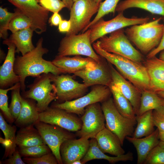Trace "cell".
Here are the masks:
<instances>
[{
  "label": "cell",
  "instance_id": "cell-1",
  "mask_svg": "<svg viewBox=\"0 0 164 164\" xmlns=\"http://www.w3.org/2000/svg\"><path fill=\"white\" fill-rule=\"evenodd\" d=\"M43 38L41 37L32 50L23 55L15 57L14 70L19 77L22 91H25V81L27 77H36L43 73H50L55 75L66 73L52 61L43 58V56L49 51L47 48L43 46Z\"/></svg>",
  "mask_w": 164,
  "mask_h": 164
},
{
  "label": "cell",
  "instance_id": "cell-2",
  "mask_svg": "<svg viewBox=\"0 0 164 164\" xmlns=\"http://www.w3.org/2000/svg\"><path fill=\"white\" fill-rule=\"evenodd\" d=\"M96 53L114 65L118 72L142 91L150 90V79L146 69L137 63L119 55L107 52L99 46L98 40L93 43Z\"/></svg>",
  "mask_w": 164,
  "mask_h": 164
},
{
  "label": "cell",
  "instance_id": "cell-3",
  "mask_svg": "<svg viewBox=\"0 0 164 164\" xmlns=\"http://www.w3.org/2000/svg\"><path fill=\"white\" fill-rule=\"evenodd\" d=\"M160 17L140 24L135 25L125 30V35L142 54L147 55L159 43L164 31Z\"/></svg>",
  "mask_w": 164,
  "mask_h": 164
},
{
  "label": "cell",
  "instance_id": "cell-4",
  "mask_svg": "<svg viewBox=\"0 0 164 164\" xmlns=\"http://www.w3.org/2000/svg\"><path fill=\"white\" fill-rule=\"evenodd\" d=\"M100 47L104 51L124 57L142 64L145 59L143 54L135 49L126 36L123 28L101 37L98 40Z\"/></svg>",
  "mask_w": 164,
  "mask_h": 164
},
{
  "label": "cell",
  "instance_id": "cell-5",
  "mask_svg": "<svg viewBox=\"0 0 164 164\" xmlns=\"http://www.w3.org/2000/svg\"><path fill=\"white\" fill-rule=\"evenodd\" d=\"M101 108L106 121L105 127L116 134L122 145L127 136H132L137 124L136 119H131L122 115L110 97L102 103Z\"/></svg>",
  "mask_w": 164,
  "mask_h": 164
},
{
  "label": "cell",
  "instance_id": "cell-6",
  "mask_svg": "<svg viewBox=\"0 0 164 164\" xmlns=\"http://www.w3.org/2000/svg\"><path fill=\"white\" fill-rule=\"evenodd\" d=\"M90 33L91 29H89L80 34L66 35L60 42L57 55H83L99 62L102 57L97 54L92 47Z\"/></svg>",
  "mask_w": 164,
  "mask_h": 164
},
{
  "label": "cell",
  "instance_id": "cell-7",
  "mask_svg": "<svg viewBox=\"0 0 164 164\" xmlns=\"http://www.w3.org/2000/svg\"><path fill=\"white\" fill-rule=\"evenodd\" d=\"M50 73H43L36 77L33 82L27 86L29 90L21 93L22 97L36 101L40 113L46 109L50 104L57 99L56 87L51 83Z\"/></svg>",
  "mask_w": 164,
  "mask_h": 164
},
{
  "label": "cell",
  "instance_id": "cell-8",
  "mask_svg": "<svg viewBox=\"0 0 164 164\" xmlns=\"http://www.w3.org/2000/svg\"><path fill=\"white\" fill-rule=\"evenodd\" d=\"M111 94L109 87L101 85H95L91 91L85 95L70 101L62 103L53 102L51 106L82 116L87 106L96 103H102L110 97Z\"/></svg>",
  "mask_w": 164,
  "mask_h": 164
},
{
  "label": "cell",
  "instance_id": "cell-9",
  "mask_svg": "<svg viewBox=\"0 0 164 164\" xmlns=\"http://www.w3.org/2000/svg\"><path fill=\"white\" fill-rule=\"evenodd\" d=\"M150 18L133 17L128 18L125 17L123 12H118L114 18L105 21L101 18L89 29H91L90 41L93 44L101 37L120 29L130 26L140 24L149 21Z\"/></svg>",
  "mask_w": 164,
  "mask_h": 164
},
{
  "label": "cell",
  "instance_id": "cell-10",
  "mask_svg": "<svg viewBox=\"0 0 164 164\" xmlns=\"http://www.w3.org/2000/svg\"><path fill=\"white\" fill-rule=\"evenodd\" d=\"M100 4L95 0H78L74 2L70 9L71 25L66 35L77 34L90 24L93 16L99 9Z\"/></svg>",
  "mask_w": 164,
  "mask_h": 164
},
{
  "label": "cell",
  "instance_id": "cell-11",
  "mask_svg": "<svg viewBox=\"0 0 164 164\" xmlns=\"http://www.w3.org/2000/svg\"><path fill=\"white\" fill-rule=\"evenodd\" d=\"M34 126L56 157L58 164H63L60 153V146L65 141L76 138V134L56 125L39 120L35 123Z\"/></svg>",
  "mask_w": 164,
  "mask_h": 164
},
{
  "label": "cell",
  "instance_id": "cell-12",
  "mask_svg": "<svg viewBox=\"0 0 164 164\" xmlns=\"http://www.w3.org/2000/svg\"><path fill=\"white\" fill-rule=\"evenodd\" d=\"M50 77L56 87L58 102L77 99L85 95L88 91V87L84 83H79L68 74L55 75L50 73Z\"/></svg>",
  "mask_w": 164,
  "mask_h": 164
},
{
  "label": "cell",
  "instance_id": "cell-13",
  "mask_svg": "<svg viewBox=\"0 0 164 164\" xmlns=\"http://www.w3.org/2000/svg\"><path fill=\"white\" fill-rule=\"evenodd\" d=\"M8 0L29 19L34 32L39 35L46 31L49 11L39 4L37 0Z\"/></svg>",
  "mask_w": 164,
  "mask_h": 164
},
{
  "label": "cell",
  "instance_id": "cell-14",
  "mask_svg": "<svg viewBox=\"0 0 164 164\" xmlns=\"http://www.w3.org/2000/svg\"><path fill=\"white\" fill-rule=\"evenodd\" d=\"M80 118L81 128L75 134L79 138H95L97 133L105 127L104 116L99 103L87 106Z\"/></svg>",
  "mask_w": 164,
  "mask_h": 164
},
{
  "label": "cell",
  "instance_id": "cell-15",
  "mask_svg": "<svg viewBox=\"0 0 164 164\" xmlns=\"http://www.w3.org/2000/svg\"><path fill=\"white\" fill-rule=\"evenodd\" d=\"M40 121L56 125L70 132H76L81 127L82 122L77 115L65 110L49 107L39 114Z\"/></svg>",
  "mask_w": 164,
  "mask_h": 164
},
{
  "label": "cell",
  "instance_id": "cell-16",
  "mask_svg": "<svg viewBox=\"0 0 164 164\" xmlns=\"http://www.w3.org/2000/svg\"><path fill=\"white\" fill-rule=\"evenodd\" d=\"M102 58L97 62L91 63L85 69L73 73L74 75L82 79L84 83L87 87L101 85L109 87L112 78L108 64Z\"/></svg>",
  "mask_w": 164,
  "mask_h": 164
},
{
  "label": "cell",
  "instance_id": "cell-17",
  "mask_svg": "<svg viewBox=\"0 0 164 164\" xmlns=\"http://www.w3.org/2000/svg\"><path fill=\"white\" fill-rule=\"evenodd\" d=\"M112 78L111 84L117 87L121 93L131 104L136 115L140 104L142 91L126 80L108 62Z\"/></svg>",
  "mask_w": 164,
  "mask_h": 164
},
{
  "label": "cell",
  "instance_id": "cell-18",
  "mask_svg": "<svg viewBox=\"0 0 164 164\" xmlns=\"http://www.w3.org/2000/svg\"><path fill=\"white\" fill-rule=\"evenodd\" d=\"M89 138L86 137L69 139L65 141L60 147V153L63 164H72L77 160H81L89 147Z\"/></svg>",
  "mask_w": 164,
  "mask_h": 164
},
{
  "label": "cell",
  "instance_id": "cell-19",
  "mask_svg": "<svg viewBox=\"0 0 164 164\" xmlns=\"http://www.w3.org/2000/svg\"><path fill=\"white\" fill-rule=\"evenodd\" d=\"M3 43L8 46V50L4 63L0 67V87L6 89L19 82L20 78L14 70L16 46L8 38L3 40Z\"/></svg>",
  "mask_w": 164,
  "mask_h": 164
},
{
  "label": "cell",
  "instance_id": "cell-20",
  "mask_svg": "<svg viewBox=\"0 0 164 164\" xmlns=\"http://www.w3.org/2000/svg\"><path fill=\"white\" fill-rule=\"evenodd\" d=\"M150 79V89L156 92L164 91V61L155 56L146 58L143 63Z\"/></svg>",
  "mask_w": 164,
  "mask_h": 164
},
{
  "label": "cell",
  "instance_id": "cell-21",
  "mask_svg": "<svg viewBox=\"0 0 164 164\" xmlns=\"http://www.w3.org/2000/svg\"><path fill=\"white\" fill-rule=\"evenodd\" d=\"M95 138L98 147L103 152L114 156L125 154L119 138L106 127L97 133Z\"/></svg>",
  "mask_w": 164,
  "mask_h": 164
},
{
  "label": "cell",
  "instance_id": "cell-22",
  "mask_svg": "<svg viewBox=\"0 0 164 164\" xmlns=\"http://www.w3.org/2000/svg\"><path fill=\"white\" fill-rule=\"evenodd\" d=\"M126 139L134 145L136 149L137 164H143L149 153L160 142L159 131L157 128L150 135L143 138H135L127 136Z\"/></svg>",
  "mask_w": 164,
  "mask_h": 164
},
{
  "label": "cell",
  "instance_id": "cell-23",
  "mask_svg": "<svg viewBox=\"0 0 164 164\" xmlns=\"http://www.w3.org/2000/svg\"><path fill=\"white\" fill-rule=\"evenodd\" d=\"M132 8L142 9L152 14L164 16V0H125L118 3L115 12H124Z\"/></svg>",
  "mask_w": 164,
  "mask_h": 164
},
{
  "label": "cell",
  "instance_id": "cell-24",
  "mask_svg": "<svg viewBox=\"0 0 164 164\" xmlns=\"http://www.w3.org/2000/svg\"><path fill=\"white\" fill-rule=\"evenodd\" d=\"M95 61L91 58L77 55L73 57L56 55L52 61L56 67L66 73H73L83 70Z\"/></svg>",
  "mask_w": 164,
  "mask_h": 164
},
{
  "label": "cell",
  "instance_id": "cell-25",
  "mask_svg": "<svg viewBox=\"0 0 164 164\" xmlns=\"http://www.w3.org/2000/svg\"><path fill=\"white\" fill-rule=\"evenodd\" d=\"M133 158V154L130 152L118 156H111L106 155L100 149L96 139L94 138L90 140L89 149L81 161L83 164H84L94 159H103L110 163L114 164L119 161H132Z\"/></svg>",
  "mask_w": 164,
  "mask_h": 164
},
{
  "label": "cell",
  "instance_id": "cell-26",
  "mask_svg": "<svg viewBox=\"0 0 164 164\" xmlns=\"http://www.w3.org/2000/svg\"><path fill=\"white\" fill-rule=\"evenodd\" d=\"M22 107L14 122L20 128L35 124L39 120V114L36 102L34 100L21 97Z\"/></svg>",
  "mask_w": 164,
  "mask_h": 164
},
{
  "label": "cell",
  "instance_id": "cell-27",
  "mask_svg": "<svg viewBox=\"0 0 164 164\" xmlns=\"http://www.w3.org/2000/svg\"><path fill=\"white\" fill-rule=\"evenodd\" d=\"M0 128L3 132L4 138L0 137V143L5 147L3 158L9 157L16 149V125L8 124L2 113L0 112Z\"/></svg>",
  "mask_w": 164,
  "mask_h": 164
},
{
  "label": "cell",
  "instance_id": "cell-28",
  "mask_svg": "<svg viewBox=\"0 0 164 164\" xmlns=\"http://www.w3.org/2000/svg\"><path fill=\"white\" fill-rule=\"evenodd\" d=\"M16 142L19 148L46 144L34 124L20 128L16 134Z\"/></svg>",
  "mask_w": 164,
  "mask_h": 164
},
{
  "label": "cell",
  "instance_id": "cell-29",
  "mask_svg": "<svg viewBox=\"0 0 164 164\" xmlns=\"http://www.w3.org/2000/svg\"><path fill=\"white\" fill-rule=\"evenodd\" d=\"M33 32L29 28L12 33L8 39L15 45L16 53L23 55L34 48L32 41Z\"/></svg>",
  "mask_w": 164,
  "mask_h": 164
},
{
  "label": "cell",
  "instance_id": "cell-30",
  "mask_svg": "<svg viewBox=\"0 0 164 164\" xmlns=\"http://www.w3.org/2000/svg\"><path fill=\"white\" fill-rule=\"evenodd\" d=\"M109 87L113 96L115 105L120 113L125 117L136 119V115L129 101L114 85L111 84Z\"/></svg>",
  "mask_w": 164,
  "mask_h": 164
},
{
  "label": "cell",
  "instance_id": "cell-31",
  "mask_svg": "<svg viewBox=\"0 0 164 164\" xmlns=\"http://www.w3.org/2000/svg\"><path fill=\"white\" fill-rule=\"evenodd\" d=\"M153 110L149 111L141 115L136 116V127L132 137L139 138L148 136L155 130L152 115Z\"/></svg>",
  "mask_w": 164,
  "mask_h": 164
},
{
  "label": "cell",
  "instance_id": "cell-32",
  "mask_svg": "<svg viewBox=\"0 0 164 164\" xmlns=\"http://www.w3.org/2000/svg\"><path fill=\"white\" fill-rule=\"evenodd\" d=\"M164 98L155 92L147 90L142 92L139 110L136 116H139L151 110H153L163 105Z\"/></svg>",
  "mask_w": 164,
  "mask_h": 164
},
{
  "label": "cell",
  "instance_id": "cell-33",
  "mask_svg": "<svg viewBox=\"0 0 164 164\" xmlns=\"http://www.w3.org/2000/svg\"><path fill=\"white\" fill-rule=\"evenodd\" d=\"M15 11L16 14L12 19L9 26V30L12 33L31 28V22L26 16L17 8L15 9Z\"/></svg>",
  "mask_w": 164,
  "mask_h": 164
},
{
  "label": "cell",
  "instance_id": "cell-34",
  "mask_svg": "<svg viewBox=\"0 0 164 164\" xmlns=\"http://www.w3.org/2000/svg\"><path fill=\"white\" fill-rule=\"evenodd\" d=\"M119 1L120 0H105L103 2H101L96 16L88 25L82 31V32L86 31L89 29L90 27L105 15L110 13H112L114 15L116 8Z\"/></svg>",
  "mask_w": 164,
  "mask_h": 164
},
{
  "label": "cell",
  "instance_id": "cell-35",
  "mask_svg": "<svg viewBox=\"0 0 164 164\" xmlns=\"http://www.w3.org/2000/svg\"><path fill=\"white\" fill-rule=\"evenodd\" d=\"M20 82L6 89H0V109L4 118L10 124L14 122L15 120L11 114L8 104V92L20 86Z\"/></svg>",
  "mask_w": 164,
  "mask_h": 164
},
{
  "label": "cell",
  "instance_id": "cell-36",
  "mask_svg": "<svg viewBox=\"0 0 164 164\" xmlns=\"http://www.w3.org/2000/svg\"><path fill=\"white\" fill-rule=\"evenodd\" d=\"M18 149L22 157H37L52 152L46 144L20 147Z\"/></svg>",
  "mask_w": 164,
  "mask_h": 164
},
{
  "label": "cell",
  "instance_id": "cell-37",
  "mask_svg": "<svg viewBox=\"0 0 164 164\" xmlns=\"http://www.w3.org/2000/svg\"><path fill=\"white\" fill-rule=\"evenodd\" d=\"M20 87V85L17 87L11 90V101L9 108L15 121L19 114L22 105Z\"/></svg>",
  "mask_w": 164,
  "mask_h": 164
},
{
  "label": "cell",
  "instance_id": "cell-38",
  "mask_svg": "<svg viewBox=\"0 0 164 164\" xmlns=\"http://www.w3.org/2000/svg\"><path fill=\"white\" fill-rule=\"evenodd\" d=\"M15 14V11L11 12L6 8L0 7V37L4 40L8 38L9 24Z\"/></svg>",
  "mask_w": 164,
  "mask_h": 164
},
{
  "label": "cell",
  "instance_id": "cell-39",
  "mask_svg": "<svg viewBox=\"0 0 164 164\" xmlns=\"http://www.w3.org/2000/svg\"><path fill=\"white\" fill-rule=\"evenodd\" d=\"M143 164H164V149L156 146L149 153Z\"/></svg>",
  "mask_w": 164,
  "mask_h": 164
},
{
  "label": "cell",
  "instance_id": "cell-40",
  "mask_svg": "<svg viewBox=\"0 0 164 164\" xmlns=\"http://www.w3.org/2000/svg\"><path fill=\"white\" fill-rule=\"evenodd\" d=\"M23 160L28 164H57V159L52 152L37 157H24Z\"/></svg>",
  "mask_w": 164,
  "mask_h": 164
},
{
  "label": "cell",
  "instance_id": "cell-41",
  "mask_svg": "<svg viewBox=\"0 0 164 164\" xmlns=\"http://www.w3.org/2000/svg\"><path fill=\"white\" fill-rule=\"evenodd\" d=\"M44 8L53 13L59 12L63 9L66 8L64 2L61 0H37Z\"/></svg>",
  "mask_w": 164,
  "mask_h": 164
},
{
  "label": "cell",
  "instance_id": "cell-42",
  "mask_svg": "<svg viewBox=\"0 0 164 164\" xmlns=\"http://www.w3.org/2000/svg\"><path fill=\"white\" fill-rule=\"evenodd\" d=\"M152 115L155 126L159 131H164V106L153 110Z\"/></svg>",
  "mask_w": 164,
  "mask_h": 164
},
{
  "label": "cell",
  "instance_id": "cell-43",
  "mask_svg": "<svg viewBox=\"0 0 164 164\" xmlns=\"http://www.w3.org/2000/svg\"><path fill=\"white\" fill-rule=\"evenodd\" d=\"M18 149H16L12 155L9 158L3 161L2 163L5 164H25L21 158Z\"/></svg>",
  "mask_w": 164,
  "mask_h": 164
},
{
  "label": "cell",
  "instance_id": "cell-44",
  "mask_svg": "<svg viewBox=\"0 0 164 164\" xmlns=\"http://www.w3.org/2000/svg\"><path fill=\"white\" fill-rule=\"evenodd\" d=\"M162 19L164 26V16L163 17ZM163 50H164V31L163 36L159 43L156 48L146 55V58H149L155 56L157 54Z\"/></svg>",
  "mask_w": 164,
  "mask_h": 164
},
{
  "label": "cell",
  "instance_id": "cell-45",
  "mask_svg": "<svg viewBox=\"0 0 164 164\" xmlns=\"http://www.w3.org/2000/svg\"><path fill=\"white\" fill-rule=\"evenodd\" d=\"M62 20L61 16L58 12L53 13L48 19V22L51 26H57Z\"/></svg>",
  "mask_w": 164,
  "mask_h": 164
},
{
  "label": "cell",
  "instance_id": "cell-46",
  "mask_svg": "<svg viewBox=\"0 0 164 164\" xmlns=\"http://www.w3.org/2000/svg\"><path fill=\"white\" fill-rule=\"evenodd\" d=\"M71 25V22L69 20H62L58 26V30L60 32L67 33L69 31Z\"/></svg>",
  "mask_w": 164,
  "mask_h": 164
},
{
  "label": "cell",
  "instance_id": "cell-47",
  "mask_svg": "<svg viewBox=\"0 0 164 164\" xmlns=\"http://www.w3.org/2000/svg\"><path fill=\"white\" fill-rule=\"evenodd\" d=\"M65 4L66 8L69 10L71 8L73 3V0H61Z\"/></svg>",
  "mask_w": 164,
  "mask_h": 164
},
{
  "label": "cell",
  "instance_id": "cell-48",
  "mask_svg": "<svg viewBox=\"0 0 164 164\" xmlns=\"http://www.w3.org/2000/svg\"><path fill=\"white\" fill-rule=\"evenodd\" d=\"M159 138L160 141L164 142V131H159Z\"/></svg>",
  "mask_w": 164,
  "mask_h": 164
},
{
  "label": "cell",
  "instance_id": "cell-49",
  "mask_svg": "<svg viewBox=\"0 0 164 164\" xmlns=\"http://www.w3.org/2000/svg\"><path fill=\"white\" fill-rule=\"evenodd\" d=\"M5 55L4 51L0 50V62H2V61L5 60L6 57H5Z\"/></svg>",
  "mask_w": 164,
  "mask_h": 164
},
{
  "label": "cell",
  "instance_id": "cell-50",
  "mask_svg": "<svg viewBox=\"0 0 164 164\" xmlns=\"http://www.w3.org/2000/svg\"><path fill=\"white\" fill-rule=\"evenodd\" d=\"M160 52L159 58L164 61V50Z\"/></svg>",
  "mask_w": 164,
  "mask_h": 164
},
{
  "label": "cell",
  "instance_id": "cell-51",
  "mask_svg": "<svg viewBox=\"0 0 164 164\" xmlns=\"http://www.w3.org/2000/svg\"><path fill=\"white\" fill-rule=\"evenodd\" d=\"M156 93L159 96L164 98V91H159Z\"/></svg>",
  "mask_w": 164,
  "mask_h": 164
},
{
  "label": "cell",
  "instance_id": "cell-52",
  "mask_svg": "<svg viewBox=\"0 0 164 164\" xmlns=\"http://www.w3.org/2000/svg\"><path fill=\"white\" fill-rule=\"evenodd\" d=\"M72 164H83L81 160H77L73 162Z\"/></svg>",
  "mask_w": 164,
  "mask_h": 164
},
{
  "label": "cell",
  "instance_id": "cell-53",
  "mask_svg": "<svg viewBox=\"0 0 164 164\" xmlns=\"http://www.w3.org/2000/svg\"><path fill=\"white\" fill-rule=\"evenodd\" d=\"M159 145L161 147L164 149V142L160 141Z\"/></svg>",
  "mask_w": 164,
  "mask_h": 164
},
{
  "label": "cell",
  "instance_id": "cell-54",
  "mask_svg": "<svg viewBox=\"0 0 164 164\" xmlns=\"http://www.w3.org/2000/svg\"><path fill=\"white\" fill-rule=\"evenodd\" d=\"M98 3H100L102 0H95Z\"/></svg>",
  "mask_w": 164,
  "mask_h": 164
},
{
  "label": "cell",
  "instance_id": "cell-55",
  "mask_svg": "<svg viewBox=\"0 0 164 164\" xmlns=\"http://www.w3.org/2000/svg\"><path fill=\"white\" fill-rule=\"evenodd\" d=\"M77 0H73V2H75L76 1H77Z\"/></svg>",
  "mask_w": 164,
  "mask_h": 164
},
{
  "label": "cell",
  "instance_id": "cell-56",
  "mask_svg": "<svg viewBox=\"0 0 164 164\" xmlns=\"http://www.w3.org/2000/svg\"><path fill=\"white\" fill-rule=\"evenodd\" d=\"M163 106H164V103H163Z\"/></svg>",
  "mask_w": 164,
  "mask_h": 164
}]
</instances>
